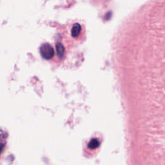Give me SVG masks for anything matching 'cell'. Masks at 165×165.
<instances>
[{"label":"cell","mask_w":165,"mask_h":165,"mask_svg":"<svg viewBox=\"0 0 165 165\" xmlns=\"http://www.w3.org/2000/svg\"><path fill=\"white\" fill-rule=\"evenodd\" d=\"M40 53L45 59H50L54 56V49L48 43H44L40 47Z\"/></svg>","instance_id":"6da1fadb"},{"label":"cell","mask_w":165,"mask_h":165,"mask_svg":"<svg viewBox=\"0 0 165 165\" xmlns=\"http://www.w3.org/2000/svg\"><path fill=\"white\" fill-rule=\"evenodd\" d=\"M99 145H100V142L98 139H96V138L91 139L90 141L87 143L86 152H87V150L90 151V152L94 151L95 150L98 149V148H99Z\"/></svg>","instance_id":"7a4b0ae2"},{"label":"cell","mask_w":165,"mask_h":165,"mask_svg":"<svg viewBox=\"0 0 165 165\" xmlns=\"http://www.w3.org/2000/svg\"><path fill=\"white\" fill-rule=\"evenodd\" d=\"M72 36L73 37H77L80 34L81 31V27L79 23H76L74 25L73 27L72 28Z\"/></svg>","instance_id":"3957f363"},{"label":"cell","mask_w":165,"mask_h":165,"mask_svg":"<svg viewBox=\"0 0 165 165\" xmlns=\"http://www.w3.org/2000/svg\"><path fill=\"white\" fill-rule=\"evenodd\" d=\"M56 51L58 56L61 57V58L65 54V48L61 43H58L56 45Z\"/></svg>","instance_id":"277c9868"},{"label":"cell","mask_w":165,"mask_h":165,"mask_svg":"<svg viewBox=\"0 0 165 165\" xmlns=\"http://www.w3.org/2000/svg\"><path fill=\"white\" fill-rule=\"evenodd\" d=\"M4 147H5V144L3 143V142H0V157H1L2 153L3 152Z\"/></svg>","instance_id":"5b68a950"}]
</instances>
